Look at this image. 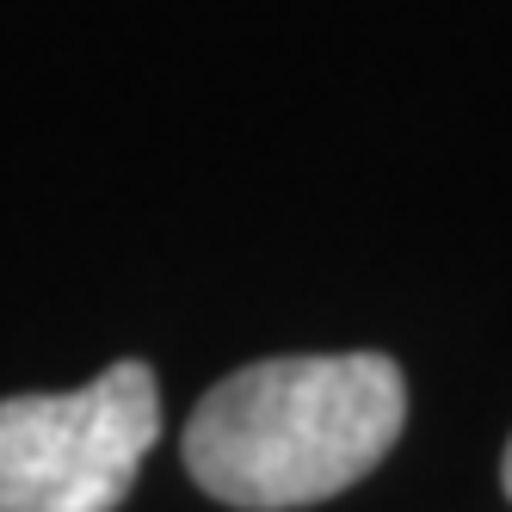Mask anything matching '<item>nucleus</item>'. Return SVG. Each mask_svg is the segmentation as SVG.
I'll list each match as a JSON object with an SVG mask.
<instances>
[{"label": "nucleus", "mask_w": 512, "mask_h": 512, "mask_svg": "<svg viewBox=\"0 0 512 512\" xmlns=\"http://www.w3.org/2000/svg\"><path fill=\"white\" fill-rule=\"evenodd\" d=\"M408 426L383 352H290L223 377L186 420V475L235 512H297L358 488Z\"/></svg>", "instance_id": "obj_1"}, {"label": "nucleus", "mask_w": 512, "mask_h": 512, "mask_svg": "<svg viewBox=\"0 0 512 512\" xmlns=\"http://www.w3.org/2000/svg\"><path fill=\"white\" fill-rule=\"evenodd\" d=\"M161 438V383L118 358L81 389L0 395V512H118Z\"/></svg>", "instance_id": "obj_2"}, {"label": "nucleus", "mask_w": 512, "mask_h": 512, "mask_svg": "<svg viewBox=\"0 0 512 512\" xmlns=\"http://www.w3.org/2000/svg\"><path fill=\"white\" fill-rule=\"evenodd\" d=\"M500 488H506V500H512V438H506V457H500Z\"/></svg>", "instance_id": "obj_3"}]
</instances>
